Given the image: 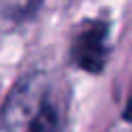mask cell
Here are the masks:
<instances>
[{"mask_svg":"<svg viewBox=\"0 0 132 132\" xmlns=\"http://www.w3.org/2000/svg\"><path fill=\"white\" fill-rule=\"evenodd\" d=\"M45 97L47 78L43 72L33 70L19 78L0 107V132H27Z\"/></svg>","mask_w":132,"mask_h":132,"instance_id":"obj_1","label":"cell"},{"mask_svg":"<svg viewBox=\"0 0 132 132\" xmlns=\"http://www.w3.org/2000/svg\"><path fill=\"white\" fill-rule=\"evenodd\" d=\"M109 23L103 19L85 21L72 41H70V60L76 68L89 74H101L107 64L109 56Z\"/></svg>","mask_w":132,"mask_h":132,"instance_id":"obj_2","label":"cell"},{"mask_svg":"<svg viewBox=\"0 0 132 132\" xmlns=\"http://www.w3.org/2000/svg\"><path fill=\"white\" fill-rule=\"evenodd\" d=\"M27 132H60V116H58L56 105L50 101V97H45L41 101Z\"/></svg>","mask_w":132,"mask_h":132,"instance_id":"obj_3","label":"cell"},{"mask_svg":"<svg viewBox=\"0 0 132 132\" xmlns=\"http://www.w3.org/2000/svg\"><path fill=\"white\" fill-rule=\"evenodd\" d=\"M122 118H124L126 122H132V87H130V93H128V97H126V105H124Z\"/></svg>","mask_w":132,"mask_h":132,"instance_id":"obj_4","label":"cell"}]
</instances>
